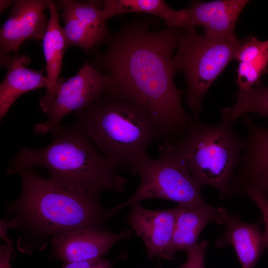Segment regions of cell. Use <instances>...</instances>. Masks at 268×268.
<instances>
[{
    "label": "cell",
    "instance_id": "obj_17",
    "mask_svg": "<svg viewBox=\"0 0 268 268\" xmlns=\"http://www.w3.org/2000/svg\"><path fill=\"white\" fill-rule=\"evenodd\" d=\"M48 9L50 19L42 40V48L48 84L45 94L40 97L39 100L40 107L46 114L54 100L57 82L62 69L64 55L68 48L63 28L60 24V15L55 3L50 0Z\"/></svg>",
    "mask_w": 268,
    "mask_h": 268
},
{
    "label": "cell",
    "instance_id": "obj_12",
    "mask_svg": "<svg viewBox=\"0 0 268 268\" xmlns=\"http://www.w3.org/2000/svg\"><path fill=\"white\" fill-rule=\"evenodd\" d=\"M130 230L111 232L92 227L69 230L51 239L52 254L65 263L102 258L115 244L132 236Z\"/></svg>",
    "mask_w": 268,
    "mask_h": 268
},
{
    "label": "cell",
    "instance_id": "obj_5",
    "mask_svg": "<svg viewBox=\"0 0 268 268\" xmlns=\"http://www.w3.org/2000/svg\"><path fill=\"white\" fill-rule=\"evenodd\" d=\"M221 119L218 125L211 126L193 116L176 142L198 187L201 189L211 186L221 200H226L232 195V181L240 162L244 140L235 133L231 122Z\"/></svg>",
    "mask_w": 268,
    "mask_h": 268
},
{
    "label": "cell",
    "instance_id": "obj_2",
    "mask_svg": "<svg viewBox=\"0 0 268 268\" xmlns=\"http://www.w3.org/2000/svg\"><path fill=\"white\" fill-rule=\"evenodd\" d=\"M17 174L21 193L6 212L11 218L7 220L11 228L22 233L17 242L22 252L42 250L49 238L73 229L106 230L108 219L114 216L111 208L102 206L99 197L45 178L32 168Z\"/></svg>",
    "mask_w": 268,
    "mask_h": 268
},
{
    "label": "cell",
    "instance_id": "obj_19",
    "mask_svg": "<svg viewBox=\"0 0 268 268\" xmlns=\"http://www.w3.org/2000/svg\"><path fill=\"white\" fill-rule=\"evenodd\" d=\"M234 60L238 62L236 83L239 88L246 89L260 84L261 76L268 70V40L261 41L254 35L240 40Z\"/></svg>",
    "mask_w": 268,
    "mask_h": 268
},
{
    "label": "cell",
    "instance_id": "obj_10",
    "mask_svg": "<svg viewBox=\"0 0 268 268\" xmlns=\"http://www.w3.org/2000/svg\"><path fill=\"white\" fill-rule=\"evenodd\" d=\"M240 118L248 134L238 169L232 181V193L245 196L255 189L268 199V128L257 125L246 115Z\"/></svg>",
    "mask_w": 268,
    "mask_h": 268
},
{
    "label": "cell",
    "instance_id": "obj_20",
    "mask_svg": "<svg viewBox=\"0 0 268 268\" xmlns=\"http://www.w3.org/2000/svg\"><path fill=\"white\" fill-rule=\"evenodd\" d=\"M102 1L103 15L105 21L126 13L148 14L161 18L166 27L176 28L178 10L171 8L163 0H104Z\"/></svg>",
    "mask_w": 268,
    "mask_h": 268
},
{
    "label": "cell",
    "instance_id": "obj_26",
    "mask_svg": "<svg viewBox=\"0 0 268 268\" xmlns=\"http://www.w3.org/2000/svg\"><path fill=\"white\" fill-rule=\"evenodd\" d=\"M15 0H0V11L1 12L5 9L7 8L11 5L13 4Z\"/></svg>",
    "mask_w": 268,
    "mask_h": 268
},
{
    "label": "cell",
    "instance_id": "obj_23",
    "mask_svg": "<svg viewBox=\"0 0 268 268\" xmlns=\"http://www.w3.org/2000/svg\"><path fill=\"white\" fill-rule=\"evenodd\" d=\"M245 196L252 199L260 210L265 224L264 233L268 238V199L259 190L253 189L247 191Z\"/></svg>",
    "mask_w": 268,
    "mask_h": 268
},
{
    "label": "cell",
    "instance_id": "obj_3",
    "mask_svg": "<svg viewBox=\"0 0 268 268\" xmlns=\"http://www.w3.org/2000/svg\"><path fill=\"white\" fill-rule=\"evenodd\" d=\"M51 133L52 140L47 145L19 149L10 160L7 173L40 167L53 181L98 197L106 191L126 192L128 181L77 124L59 125Z\"/></svg>",
    "mask_w": 268,
    "mask_h": 268
},
{
    "label": "cell",
    "instance_id": "obj_15",
    "mask_svg": "<svg viewBox=\"0 0 268 268\" xmlns=\"http://www.w3.org/2000/svg\"><path fill=\"white\" fill-rule=\"evenodd\" d=\"M261 223L247 222L237 214L228 213L223 223L225 231L214 240V244L218 248L232 246L242 268H254L268 248V238L261 232Z\"/></svg>",
    "mask_w": 268,
    "mask_h": 268
},
{
    "label": "cell",
    "instance_id": "obj_24",
    "mask_svg": "<svg viewBox=\"0 0 268 268\" xmlns=\"http://www.w3.org/2000/svg\"><path fill=\"white\" fill-rule=\"evenodd\" d=\"M113 264L102 258L65 263L63 268H112Z\"/></svg>",
    "mask_w": 268,
    "mask_h": 268
},
{
    "label": "cell",
    "instance_id": "obj_6",
    "mask_svg": "<svg viewBox=\"0 0 268 268\" xmlns=\"http://www.w3.org/2000/svg\"><path fill=\"white\" fill-rule=\"evenodd\" d=\"M159 157L146 153L131 171L140 178L137 188L126 201L111 208L114 215L124 208L148 199L175 202L178 205L194 207L207 203L195 182L187 162L176 141H163Z\"/></svg>",
    "mask_w": 268,
    "mask_h": 268
},
{
    "label": "cell",
    "instance_id": "obj_4",
    "mask_svg": "<svg viewBox=\"0 0 268 268\" xmlns=\"http://www.w3.org/2000/svg\"><path fill=\"white\" fill-rule=\"evenodd\" d=\"M75 123L97 149L118 169H129L162 135L140 105L105 91L88 106L76 111Z\"/></svg>",
    "mask_w": 268,
    "mask_h": 268
},
{
    "label": "cell",
    "instance_id": "obj_8",
    "mask_svg": "<svg viewBox=\"0 0 268 268\" xmlns=\"http://www.w3.org/2000/svg\"><path fill=\"white\" fill-rule=\"evenodd\" d=\"M112 80V76L102 72L88 62L73 76L60 77L54 100L46 113L48 118L36 124L34 131L42 134L51 133L67 114L81 110L98 99Z\"/></svg>",
    "mask_w": 268,
    "mask_h": 268
},
{
    "label": "cell",
    "instance_id": "obj_14",
    "mask_svg": "<svg viewBox=\"0 0 268 268\" xmlns=\"http://www.w3.org/2000/svg\"><path fill=\"white\" fill-rule=\"evenodd\" d=\"M129 207L128 222L142 240L148 258H161L172 238L181 206L151 210L136 202Z\"/></svg>",
    "mask_w": 268,
    "mask_h": 268
},
{
    "label": "cell",
    "instance_id": "obj_16",
    "mask_svg": "<svg viewBox=\"0 0 268 268\" xmlns=\"http://www.w3.org/2000/svg\"><path fill=\"white\" fill-rule=\"evenodd\" d=\"M228 213L223 207H215L208 203L194 207L181 206L172 238L161 258L173 259L177 252L186 251L196 245L206 226L211 222L223 225Z\"/></svg>",
    "mask_w": 268,
    "mask_h": 268
},
{
    "label": "cell",
    "instance_id": "obj_7",
    "mask_svg": "<svg viewBox=\"0 0 268 268\" xmlns=\"http://www.w3.org/2000/svg\"><path fill=\"white\" fill-rule=\"evenodd\" d=\"M239 41L201 34L194 27L182 28L172 68L175 74L180 71L185 77L186 102L194 117H198L209 87L234 60Z\"/></svg>",
    "mask_w": 268,
    "mask_h": 268
},
{
    "label": "cell",
    "instance_id": "obj_25",
    "mask_svg": "<svg viewBox=\"0 0 268 268\" xmlns=\"http://www.w3.org/2000/svg\"><path fill=\"white\" fill-rule=\"evenodd\" d=\"M0 237L5 241V245L0 248V268H12L11 260L14 252L12 241L9 239L7 233L2 234Z\"/></svg>",
    "mask_w": 268,
    "mask_h": 268
},
{
    "label": "cell",
    "instance_id": "obj_1",
    "mask_svg": "<svg viewBox=\"0 0 268 268\" xmlns=\"http://www.w3.org/2000/svg\"><path fill=\"white\" fill-rule=\"evenodd\" d=\"M156 24L147 17L124 22L90 63L112 76L106 92L140 105L155 121L163 141H175L193 120L182 106L184 92L175 83L172 68L182 28L153 30Z\"/></svg>",
    "mask_w": 268,
    "mask_h": 268
},
{
    "label": "cell",
    "instance_id": "obj_13",
    "mask_svg": "<svg viewBox=\"0 0 268 268\" xmlns=\"http://www.w3.org/2000/svg\"><path fill=\"white\" fill-rule=\"evenodd\" d=\"M50 0H17L0 30V58L16 53L26 40H43L49 20L44 12Z\"/></svg>",
    "mask_w": 268,
    "mask_h": 268
},
{
    "label": "cell",
    "instance_id": "obj_9",
    "mask_svg": "<svg viewBox=\"0 0 268 268\" xmlns=\"http://www.w3.org/2000/svg\"><path fill=\"white\" fill-rule=\"evenodd\" d=\"M55 4L62 10L68 48L79 47L87 54L111 34L103 17L102 0H60Z\"/></svg>",
    "mask_w": 268,
    "mask_h": 268
},
{
    "label": "cell",
    "instance_id": "obj_18",
    "mask_svg": "<svg viewBox=\"0 0 268 268\" xmlns=\"http://www.w3.org/2000/svg\"><path fill=\"white\" fill-rule=\"evenodd\" d=\"M30 59L13 55L7 66L6 74L0 84V119L2 120L15 101L24 93L48 86L41 71L27 68Z\"/></svg>",
    "mask_w": 268,
    "mask_h": 268
},
{
    "label": "cell",
    "instance_id": "obj_11",
    "mask_svg": "<svg viewBox=\"0 0 268 268\" xmlns=\"http://www.w3.org/2000/svg\"><path fill=\"white\" fill-rule=\"evenodd\" d=\"M249 2L247 0L193 1L178 10L176 28L202 27L204 34L215 38L234 40L235 27L239 15Z\"/></svg>",
    "mask_w": 268,
    "mask_h": 268
},
{
    "label": "cell",
    "instance_id": "obj_22",
    "mask_svg": "<svg viewBox=\"0 0 268 268\" xmlns=\"http://www.w3.org/2000/svg\"><path fill=\"white\" fill-rule=\"evenodd\" d=\"M208 242L203 240L188 249L187 260L178 268H204V258Z\"/></svg>",
    "mask_w": 268,
    "mask_h": 268
},
{
    "label": "cell",
    "instance_id": "obj_21",
    "mask_svg": "<svg viewBox=\"0 0 268 268\" xmlns=\"http://www.w3.org/2000/svg\"><path fill=\"white\" fill-rule=\"evenodd\" d=\"M235 103L221 110V117L234 123L248 113L256 114L263 118L268 117V87L261 84L247 90H238Z\"/></svg>",
    "mask_w": 268,
    "mask_h": 268
}]
</instances>
